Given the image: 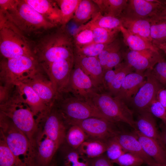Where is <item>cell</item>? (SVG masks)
<instances>
[{
    "instance_id": "cell-36",
    "label": "cell",
    "mask_w": 166,
    "mask_h": 166,
    "mask_svg": "<svg viewBox=\"0 0 166 166\" xmlns=\"http://www.w3.org/2000/svg\"><path fill=\"white\" fill-rule=\"evenodd\" d=\"M81 0H56L61 12V25L66 26L73 19Z\"/></svg>"
},
{
    "instance_id": "cell-41",
    "label": "cell",
    "mask_w": 166,
    "mask_h": 166,
    "mask_svg": "<svg viewBox=\"0 0 166 166\" xmlns=\"http://www.w3.org/2000/svg\"><path fill=\"white\" fill-rule=\"evenodd\" d=\"M112 162L119 166H141L145 164L140 157L128 152L124 153Z\"/></svg>"
},
{
    "instance_id": "cell-50",
    "label": "cell",
    "mask_w": 166,
    "mask_h": 166,
    "mask_svg": "<svg viewBox=\"0 0 166 166\" xmlns=\"http://www.w3.org/2000/svg\"><path fill=\"white\" fill-rule=\"evenodd\" d=\"M160 134L162 140L166 147V125L163 123L160 125Z\"/></svg>"
},
{
    "instance_id": "cell-9",
    "label": "cell",
    "mask_w": 166,
    "mask_h": 166,
    "mask_svg": "<svg viewBox=\"0 0 166 166\" xmlns=\"http://www.w3.org/2000/svg\"><path fill=\"white\" fill-rule=\"evenodd\" d=\"M166 0H129L122 16L131 19L153 20L165 18Z\"/></svg>"
},
{
    "instance_id": "cell-54",
    "label": "cell",
    "mask_w": 166,
    "mask_h": 166,
    "mask_svg": "<svg viewBox=\"0 0 166 166\" xmlns=\"http://www.w3.org/2000/svg\"><path fill=\"white\" fill-rule=\"evenodd\" d=\"M165 13L166 14V5L165 9Z\"/></svg>"
},
{
    "instance_id": "cell-34",
    "label": "cell",
    "mask_w": 166,
    "mask_h": 166,
    "mask_svg": "<svg viewBox=\"0 0 166 166\" xmlns=\"http://www.w3.org/2000/svg\"><path fill=\"white\" fill-rule=\"evenodd\" d=\"M85 24L109 29L120 28L122 26L121 20L119 18L103 15L100 12Z\"/></svg>"
},
{
    "instance_id": "cell-55",
    "label": "cell",
    "mask_w": 166,
    "mask_h": 166,
    "mask_svg": "<svg viewBox=\"0 0 166 166\" xmlns=\"http://www.w3.org/2000/svg\"></svg>"
},
{
    "instance_id": "cell-3",
    "label": "cell",
    "mask_w": 166,
    "mask_h": 166,
    "mask_svg": "<svg viewBox=\"0 0 166 166\" xmlns=\"http://www.w3.org/2000/svg\"><path fill=\"white\" fill-rule=\"evenodd\" d=\"M0 113L10 118L14 125L27 136L36 149L37 137L40 128L32 110L17 88L8 101L0 104Z\"/></svg>"
},
{
    "instance_id": "cell-24",
    "label": "cell",
    "mask_w": 166,
    "mask_h": 166,
    "mask_svg": "<svg viewBox=\"0 0 166 166\" xmlns=\"http://www.w3.org/2000/svg\"><path fill=\"white\" fill-rule=\"evenodd\" d=\"M144 152L156 162L166 164V150L156 140L146 136L139 131H133Z\"/></svg>"
},
{
    "instance_id": "cell-52",
    "label": "cell",
    "mask_w": 166,
    "mask_h": 166,
    "mask_svg": "<svg viewBox=\"0 0 166 166\" xmlns=\"http://www.w3.org/2000/svg\"><path fill=\"white\" fill-rule=\"evenodd\" d=\"M141 166H166V164H160L155 162L149 165H145Z\"/></svg>"
},
{
    "instance_id": "cell-40",
    "label": "cell",
    "mask_w": 166,
    "mask_h": 166,
    "mask_svg": "<svg viewBox=\"0 0 166 166\" xmlns=\"http://www.w3.org/2000/svg\"><path fill=\"white\" fill-rule=\"evenodd\" d=\"M108 147L106 155L112 162L118 158L121 155L127 152L122 147L115 137L108 140Z\"/></svg>"
},
{
    "instance_id": "cell-17",
    "label": "cell",
    "mask_w": 166,
    "mask_h": 166,
    "mask_svg": "<svg viewBox=\"0 0 166 166\" xmlns=\"http://www.w3.org/2000/svg\"><path fill=\"white\" fill-rule=\"evenodd\" d=\"M126 62L136 72L143 73L153 68L164 58L159 51L148 49L140 51L130 50L125 55Z\"/></svg>"
},
{
    "instance_id": "cell-14",
    "label": "cell",
    "mask_w": 166,
    "mask_h": 166,
    "mask_svg": "<svg viewBox=\"0 0 166 166\" xmlns=\"http://www.w3.org/2000/svg\"><path fill=\"white\" fill-rule=\"evenodd\" d=\"M67 125L59 111L54 104L42 125L44 133L59 148L65 141Z\"/></svg>"
},
{
    "instance_id": "cell-5",
    "label": "cell",
    "mask_w": 166,
    "mask_h": 166,
    "mask_svg": "<svg viewBox=\"0 0 166 166\" xmlns=\"http://www.w3.org/2000/svg\"><path fill=\"white\" fill-rule=\"evenodd\" d=\"M0 51L4 58L22 55L35 57L30 44L22 32L0 10Z\"/></svg>"
},
{
    "instance_id": "cell-20",
    "label": "cell",
    "mask_w": 166,
    "mask_h": 166,
    "mask_svg": "<svg viewBox=\"0 0 166 166\" xmlns=\"http://www.w3.org/2000/svg\"><path fill=\"white\" fill-rule=\"evenodd\" d=\"M114 137L127 152L140 157L144 160L146 165L156 162L144 152L133 131L131 132L121 130Z\"/></svg>"
},
{
    "instance_id": "cell-28",
    "label": "cell",
    "mask_w": 166,
    "mask_h": 166,
    "mask_svg": "<svg viewBox=\"0 0 166 166\" xmlns=\"http://www.w3.org/2000/svg\"><path fill=\"white\" fill-rule=\"evenodd\" d=\"M107 147V141L89 138L81 144L77 150L82 155L91 159L104 154Z\"/></svg>"
},
{
    "instance_id": "cell-26",
    "label": "cell",
    "mask_w": 166,
    "mask_h": 166,
    "mask_svg": "<svg viewBox=\"0 0 166 166\" xmlns=\"http://www.w3.org/2000/svg\"><path fill=\"white\" fill-rule=\"evenodd\" d=\"M99 12L98 6L93 0H81L73 20L77 24L84 25Z\"/></svg>"
},
{
    "instance_id": "cell-45",
    "label": "cell",
    "mask_w": 166,
    "mask_h": 166,
    "mask_svg": "<svg viewBox=\"0 0 166 166\" xmlns=\"http://www.w3.org/2000/svg\"><path fill=\"white\" fill-rule=\"evenodd\" d=\"M121 50V49H117L109 54L103 70L113 69L121 63L123 57Z\"/></svg>"
},
{
    "instance_id": "cell-37",
    "label": "cell",
    "mask_w": 166,
    "mask_h": 166,
    "mask_svg": "<svg viewBox=\"0 0 166 166\" xmlns=\"http://www.w3.org/2000/svg\"><path fill=\"white\" fill-rule=\"evenodd\" d=\"M74 47H82L94 43L91 28L81 25L72 35Z\"/></svg>"
},
{
    "instance_id": "cell-19",
    "label": "cell",
    "mask_w": 166,
    "mask_h": 166,
    "mask_svg": "<svg viewBox=\"0 0 166 166\" xmlns=\"http://www.w3.org/2000/svg\"><path fill=\"white\" fill-rule=\"evenodd\" d=\"M146 80L145 74L143 73L136 72L129 73L125 77L119 92L114 97L126 104L131 102Z\"/></svg>"
},
{
    "instance_id": "cell-27",
    "label": "cell",
    "mask_w": 166,
    "mask_h": 166,
    "mask_svg": "<svg viewBox=\"0 0 166 166\" xmlns=\"http://www.w3.org/2000/svg\"><path fill=\"white\" fill-rule=\"evenodd\" d=\"M120 29L124 42L128 47L130 50L136 51L148 49L155 51L160 50L152 43L138 35L131 33L122 26Z\"/></svg>"
},
{
    "instance_id": "cell-8",
    "label": "cell",
    "mask_w": 166,
    "mask_h": 166,
    "mask_svg": "<svg viewBox=\"0 0 166 166\" xmlns=\"http://www.w3.org/2000/svg\"><path fill=\"white\" fill-rule=\"evenodd\" d=\"M40 66L34 56L22 55L4 58L0 62V83L14 84L22 82Z\"/></svg>"
},
{
    "instance_id": "cell-15",
    "label": "cell",
    "mask_w": 166,
    "mask_h": 166,
    "mask_svg": "<svg viewBox=\"0 0 166 166\" xmlns=\"http://www.w3.org/2000/svg\"><path fill=\"white\" fill-rule=\"evenodd\" d=\"M95 90H98L90 78L74 64L69 83L64 93H71L78 99L88 101L90 94Z\"/></svg>"
},
{
    "instance_id": "cell-29",
    "label": "cell",
    "mask_w": 166,
    "mask_h": 166,
    "mask_svg": "<svg viewBox=\"0 0 166 166\" xmlns=\"http://www.w3.org/2000/svg\"><path fill=\"white\" fill-rule=\"evenodd\" d=\"M104 15L118 18L122 13L127 0H93Z\"/></svg>"
},
{
    "instance_id": "cell-33",
    "label": "cell",
    "mask_w": 166,
    "mask_h": 166,
    "mask_svg": "<svg viewBox=\"0 0 166 166\" xmlns=\"http://www.w3.org/2000/svg\"><path fill=\"white\" fill-rule=\"evenodd\" d=\"M83 25L91 28L93 32L94 42L97 43L109 44L117 38L118 33L120 32V28L109 29L85 24Z\"/></svg>"
},
{
    "instance_id": "cell-12",
    "label": "cell",
    "mask_w": 166,
    "mask_h": 166,
    "mask_svg": "<svg viewBox=\"0 0 166 166\" xmlns=\"http://www.w3.org/2000/svg\"><path fill=\"white\" fill-rule=\"evenodd\" d=\"M152 69L146 70L145 82L138 90L131 103L137 113L148 111L149 106L156 98L159 90L163 85L157 80L152 73Z\"/></svg>"
},
{
    "instance_id": "cell-4",
    "label": "cell",
    "mask_w": 166,
    "mask_h": 166,
    "mask_svg": "<svg viewBox=\"0 0 166 166\" xmlns=\"http://www.w3.org/2000/svg\"><path fill=\"white\" fill-rule=\"evenodd\" d=\"M0 10L23 34H36L57 26L46 20L25 0H16L8 10Z\"/></svg>"
},
{
    "instance_id": "cell-23",
    "label": "cell",
    "mask_w": 166,
    "mask_h": 166,
    "mask_svg": "<svg viewBox=\"0 0 166 166\" xmlns=\"http://www.w3.org/2000/svg\"><path fill=\"white\" fill-rule=\"evenodd\" d=\"M48 21L61 26V12L55 0H25Z\"/></svg>"
},
{
    "instance_id": "cell-35",
    "label": "cell",
    "mask_w": 166,
    "mask_h": 166,
    "mask_svg": "<svg viewBox=\"0 0 166 166\" xmlns=\"http://www.w3.org/2000/svg\"><path fill=\"white\" fill-rule=\"evenodd\" d=\"M89 138L88 135L79 126L73 125L67 131L65 141L70 148L77 149L81 144Z\"/></svg>"
},
{
    "instance_id": "cell-18",
    "label": "cell",
    "mask_w": 166,
    "mask_h": 166,
    "mask_svg": "<svg viewBox=\"0 0 166 166\" xmlns=\"http://www.w3.org/2000/svg\"><path fill=\"white\" fill-rule=\"evenodd\" d=\"M74 62L90 78L96 88L101 91L104 70L97 57L74 54Z\"/></svg>"
},
{
    "instance_id": "cell-49",
    "label": "cell",
    "mask_w": 166,
    "mask_h": 166,
    "mask_svg": "<svg viewBox=\"0 0 166 166\" xmlns=\"http://www.w3.org/2000/svg\"><path fill=\"white\" fill-rule=\"evenodd\" d=\"M16 0H0V9L6 10L11 8Z\"/></svg>"
},
{
    "instance_id": "cell-1",
    "label": "cell",
    "mask_w": 166,
    "mask_h": 166,
    "mask_svg": "<svg viewBox=\"0 0 166 166\" xmlns=\"http://www.w3.org/2000/svg\"><path fill=\"white\" fill-rule=\"evenodd\" d=\"M66 26L61 25L55 31L45 37L33 50L39 65L74 59L73 36Z\"/></svg>"
},
{
    "instance_id": "cell-48",
    "label": "cell",
    "mask_w": 166,
    "mask_h": 166,
    "mask_svg": "<svg viewBox=\"0 0 166 166\" xmlns=\"http://www.w3.org/2000/svg\"><path fill=\"white\" fill-rule=\"evenodd\" d=\"M156 98L166 109V88L163 87L160 89L157 92Z\"/></svg>"
},
{
    "instance_id": "cell-11",
    "label": "cell",
    "mask_w": 166,
    "mask_h": 166,
    "mask_svg": "<svg viewBox=\"0 0 166 166\" xmlns=\"http://www.w3.org/2000/svg\"><path fill=\"white\" fill-rule=\"evenodd\" d=\"M74 65V59L40 65L48 76L57 96L65 90Z\"/></svg>"
},
{
    "instance_id": "cell-47",
    "label": "cell",
    "mask_w": 166,
    "mask_h": 166,
    "mask_svg": "<svg viewBox=\"0 0 166 166\" xmlns=\"http://www.w3.org/2000/svg\"><path fill=\"white\" fill-rule=\"evenodd\" d=\"M113 164L104 154L91 160V166H113Z\"/></svg>"
},
{
    "instance_id": "cell-6",
    "label": "cell",
    "mask_w": 166,
    "mask_h": 166,
    "mask_svg": "<svg viewBox=\"0 0 166 166\" xmlns=\"http://www.w3.org/2000/svg\"><path fill=\"white\" fill-rule=\"evenodd\" d=\"M88 101L93 104L109 121L122 122L136 130L133 112L123 101L109 93L94 91L89 95Z\"/></svg>"
},
{
    "instance_id": "cell-2",
    "label": "cell",
    "mask_w": 166,
    "mask_h": 166,
    "mask_svg": "<svg viewBox=\"0 0 166 166\" xmlns=\"http://www.w3.org/2000/svg\"><path fill=\"white\" fill-rule=\"evenodd\" d=\"M0 136L24 166H38L37 152L27 136L11 119L0 113Z\"/></svg>"
},
{
    "instance_id": "cell-30",
    "label": "cell",
    "mask_w": 166,
    "mask_h": 166,
    "mask_svg": "<svg viewBox=\"0 0 166 166\" xmlns=\"http://www.w3.org/2000/svg\"><path fill=\"white\" fill-rule=\"evenodd\" d=\"M64 166H91V160L67 145L62 149Z\"/></svg>"
},
{
    "instance_id": "cell-39",
    "label": "cell",
    "mask_w": 166,
    "mask_h": 166,
    "mask_svg": "<svg viewBox=\"0 0 166 166\" xmlns=\"http://www.w3.org/2000/svg\"><path fill=\"white\" fill-rule=\"evenodd\" d=\"M108 44L94 42L82 47H74V54L87 57H97Z\"/></svg>"
},
{
    "instance_id": "cell-31",
    "label": "cell",
    "mask_w": 166,
    "mask_h": 166,
    "mask_svg": "<svg viewBox=\"0 0 166 166\" xmlns=\"http://www.w3.org/2000/svg\"><path fill=\"white\" fill-rule=\"evenodd\" d=\"M150 37L152 44L157 48L166 43V18L151 21Z\"/></svg>"
},
{
    "instance_id": "cell-43",
    "label": "cell",
    "mask_w": 166,
    "mask_h": 166,
    "mask_svg": "<svg viewBox=\"0 0 166 166\" xmlns=\"http://www.w3.org/2000/svg\"><path fill=\"white\" fill-rule=\"evenodd\" d=\"M152 71L160 83L166 86V60L163 58L159 61L152 69Z\"/></svg>"
},
{
    "instance_id": "cell-44",
    "label": "cell",
    "mask_w": 166,
    "mask_h": 166,
    "mask_svg": "<svg viewBox=\"0 0 166 166\" xmlns=\"http://www.w3.org/2000/svg\"><path fill=\"white\" fill-rule=\"evenodd\" d=\"M150 112L154 117L160 119L166 125V109L155 98L151 103L149 108Z\"/></svg>"
},
{
    "instance_id": "cell-21",
    "label": "cell",
    "mask_w": 166,
    "mask_h": 166,
    "mask_svg": "<svg viewBox=\"0 0 166 166\" xmlns=\"http://www.w3.org/2000/svg\"><path fill=\"white\" fill-rule=\"evenodd\" d=\"M58 148L55 143L44 133L41 127L36 139L38 166H49Z\"/></svg>"
},
{
    "instance_id": "cell-46",
    "label": "cell",
    "mask_w": 166,
    "mask_h": 166,
    "mask_svg": "<svg viewBox=\"0 0 166 166\" xmlns=\"http://www.w3.org/2000/svg\"><path fill=\"white\" fill-rule=\"evenodd\" d=\"M116 72L113 69H109L104 70L102 77L101 91L103 89L107 91L108 90L112 83L115 77Z\"/></svg>"
},
{
    "instance_id": "cell-10",
    "label": "cell",
    "mask_w": 166,
    "mask_h": 166,
    "mask_svg": "<svg viewBox=\"0 0 166 166\" xmlns=\"http://www.w3.org/2000/svg\"><path fill=\"white\" fill-rule=\"evenodd\" d=\"M106 119L91 117L81 120H73L66 122L67 126L76 125L81 127L89 138L106 142L115 136L121 131L115 124Z\"/></svg>"
},
{
    "instance_id": "cell-25",
    "label": "cell",
    "mask_w": 166,
    "mask_h": 166,
    "mask_svg": "<svg viewBox=\"0 0 166 166\" xmlns=\"http://www.w3.org/2000/svg\"><path fill=\"white\" fill-rule=\"evenodd\" d=\"M118 18L121 20L122 26L129 32L152 43L150 37V20L144 19H131L122 16Z\"/></svg>"
},
{
    "instance_id": "cell-16",
    "label": "cell",
    "mask_w": 166,
    "mask_h": 166,
    "mask_svg": "<svg viewBox=\"0 0 166 166\" xmlns=\"http://www.w3.org/2000/svg\"><path fill=\"white\" fill-rule=\"evenodd\" d=\"M14 84L19 94L32 110L40 127L52 108H49L28 85L21 82H16Z\"/></svg>"
},
{
    "instance_id": "cell-32",
    "label": "cell",
    "mask_w": 166,
    "mask_h": 166,
    "mask_svg": "<svg viewBox=\"0 0 166 166\" xmlns=\"http://www.w3.org/2000/svg\"><path fill=\"white\" fill-rule=\"evenodd\" d=\"M115 68V77L107 92L113 97L117 95L125 77L127 74L132 72L133 69L126 62L121 63Z\"/></svg>"
},
{
    "instance_id": "cell-51",
    "label": "cell",
    "mask_w": 166,
    "mask_h": 166,
    "mask_svg": "<svg viewBox=\"0 0 166 166\" xmlns=\"http://www.w3.org/2000/svg\"><path fill=\"white\" fill-rule=\"evenodd\" d=\"M157 48L163 51L166 54V43L159 45Z\"/></svg>"
},
{
    "instance_id": "cell-13",
    "label": "cell",
    "mask_w": 166,
    "mask_h": 166,
    "mask_svg": "<svg viewBox=\"0 0 166 166\" xmlns=\"http://www.w3.org/2000/svg\"><path fill=\"white\" fill-rule=\"evenodd\" d=\"M30 86L50 108L57 97L48 76L41 66L21 82Z\"/></svg>"
},
{
    "instance_id": "cell-42",
    "label": "cell",
    "mask_w": 166,
    "mask_h": 166,
    "mask_svg": "<svg viewBox=\"0 0 166 166\" xmlns=\"http://www.w3.org/2000/svg\"><path fill=\"white\" fill-rule=\"evenodd\" d=\"M121 48L122 44L121 41L117 38L106 46L97 57L103 69L106 65L109 54L116 50L121 49Z\"/></svg>"
},
{
    "instance_id": "cell-38",
    "label": "cell",
    "mask_w": 166,
    "mask_h": 166,
    "mask_svg": "<svg viewBox=\"0 0 166 166\" xmlns=\"http://www.w3.org/2000/svg\"><path fill=\"white\" fill-rule=\"evenodd\" d=\"M0 166H24L10 150L0 136Z\"/></svg>"
},
{
    "instance_id": "cell-53",
    "label": "cell",
    "mask_w": 166,
    "mask_h": 166,
    "mask_svg": "<svg viewBox=\"0 0 166 166\" xmlns=\"http://www.w3.org/2000/svg\"><path fill=\"white\" fill-rule=\"evenodd\" d=\"M49 166H57V165L55 163L52 162Z\"/></svg>"
},
{
    "instance_id": "cell-22",
    "label": "cell",
    "mask_w": 166,
    "mask_h": 166,
    "mask_svg": "<svg viewBox=\"0 0 166 166\" xmlns=\"http://www.w3.org/2000/svg\"><path fill=\"white\" fill-rule=\"evenodd\" d=\"M135 121L136 130L143 135L157 141L166 150V147L161 138L160 132L158 131L154 116L148 111L137 113Z\"/></svg>"
},
{
    "instance_id": "cell-7",
    "label": "cell",
    "mask_w": 166,
    "mask_h": 166,
    "mask_svg": "<svg viewBox=\"0 0 166 166\" xmlns=\"http://www.w3.org/2000/svg\"><path fill=\"white\" fill-rule=\"evenodd\" d=\"M54 105L62 115L65 123L71 120H81L91 117L107 120L91 102L69 95L68 93L59 95Z\"/></svg>"
}]
</instances>
